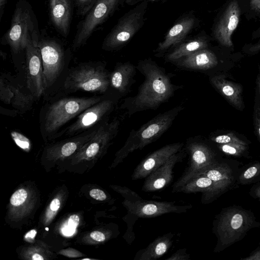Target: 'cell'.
Here are the masks:
<instances>
[{
	"label": "cell",
	"mask_w": 260,
	"mask_h": 260,
	"mask_svg": "<svg viewBox=\"0 0 260 260\" xmlns=\"http://www.w3.org/2000/svg\"><path fill=\"white\" fill-rule=\"evenodd\" d=\"M78 13L86 15L92 8L98 0H76Z\"/></svg>",
	"instance_id": "cell-34"
},
{
	"label": "cell",
	"mask_w": 260,
	"mask_h": 260,
	"mask_svg": "<svg viewBox=\"0 0 260 260\" xmlns=\"http://www.w3.org/2000/svg\"><path fill=\"white\" fill-rule=\"evenodd\" d=\"M0 88L1 100L6 104H10L14 96L12 85L7 83L1 78Z\"/></svg>",
	"instance_id": "cell-29"
},
{
	"label": "cell",
	"mask_w": 260,
	"mask_h": 260,
	"mask_svg": "<svg viewBox=\"0 0 260 260\" xmlns=\"http://www.w3.org/2000/svg\"><path fill=\"white\" fill-rule=\"evenodd\" d=\"M194 23L193 18H186L174 25L166 35L164 41L159 44L157 50L160 52L165 51L180 43L191 30Z\"/></svg>",
	"instance_id": "cell-24"
},
{
	"label": "cell",
	"mask_w": 260,
	"mask_h": 260,
	"mask_svg": "<svg viewBox=\"0 0 260 260\" xmlns=\"http://www.w3.org/2000/svg\"><path fill=\"white\" fill-rule=\"evenodd\" d=\"M214 88L235 108L242 111L244 108L241 84L229 80L224 74L215 75L210 78Z\"/></svg>",
	"instance_id": "cell-17"
},
{
	"label": "cell",
	"mask_w": 260,
	"mask_h": 260,
	"mask_svg": "<svg viewBox=\"0 0 260 260\" xmlns=\"http://www.w3.org/2000/svg\"><path fill=\"white\" fill-rule=\"evenodd\" d=\"M259 69H260V68H259ZM257 87H258L257 88H258V92H259V93L260 95V70H259V74H258V75L257 76Z\"/></svg>",
	"instance_id": "cell-47"
},
{
	"label": "cell",
	"mask_w": 260,
	"mask_h": 260,
	"mask_svg": "<svg viewBox=\"0 0 260 260\" xmlns=\"http://www.w3.org/2000/svg\"><path fill=\"white\" fill-rule=\"evenodd\" d=\"M136 69L144 75L145 80L137 94L125 99L121 105L129 116L138 112L157 109L180 88L173 84L165 70L150 59L140 61Z\"/></svg>",
	"instance_id": "cell-1"
},
{
	"label": "cell",
	"mask_w": 260,
	"mask_h": 260,
	"mask_svg": "<svg viewBox=\"0 0 260 260\" xmlns=\"http://www.w3.org/2000/svg\"><path fill=\"white\" fill-rule=\"evenodd\" d=\"M79 223V217L78 215L74 214L70 216L66 224L62 228V233L66 236L73 235Z\"/></svg>",
	"instance_id": "cell-30"
},
{
	"label": "cell",
	"mask_w": 260,
	"mask_h": 260,
	"mask_svg": "<svg viewBox=\"0 0 260 260\" xmlns=\"http://www.w3.org/2000/svg\"><path fill=\"white\" fill-rule=\"evenodd\" d=\"M101 100V97H72L54 102L44 112L41 122L42 132L46 135L57 134L72 119Z\"/></svg>",
	"instance_id": "cell-3"
},
{
	"label": "cell",
	"mask_w": 260,
	"mask_h": 260,
	"mask_svg": "<svg viewBox=\"0 0 260 260\" xmlns=\"http://www.w3.org/2000/svg\"><path fill=\"white\" fill-rule=\"evenodd\" d=\"M114 105L111 100H101L82 112L63 133L74 135L87 131L111 112Z\"/></svg>",
	"instance_id": "cell-12"
},
{
	"label": "cell",
	"mask_w": 260,
	"mask_h": 260,
	"mask_svg": "<svg viewBox=\"0 0 260 260\" xmlns=\"http://www.w3.org/2000/svg\"><path fill=\"white\" fill-rule=\"evenodd\" d=\"M174 62L181 68L206 71L215 67L218 61L216 55L212 51L204 49L184 56Z\"/></svg>",
	"instance_id": "cell-19"
},
{
	"label": "cell",
	"mask_w": 260,
	"mask_h": 260,
	"mask_svg": "<svg viewBox=\"0 0 260 260\" xmlns=\"http://www.w3.org/2000/svg\"><path fill=\"white\" fill-rule=\"evenodd\" d=\"M37 42L30 37L25 48L26 85L30 93L36 98L40 97L45 90L41 53Z\"/></svg>",
	"instance_id": "cell-10"
},
{
	"label": "cell",
	"mask_w": 260,
	"mask_h": 260,
	"mask_svg": "<svg viewBox=\"0 0 260 260\" xmlns=\"http://www.w3.org/2000/svg\"><path fill=\"white\" fill-rule=\"evenodd\" d=\"M255 194L260 199V186L256 189Z\"/></svg>",
	"instance_id": "cell-48"
},
{
	"label": "cell",
	"mask_w": 260,
	"mask_h": 260,
	"mask_svg": "<svg viewBox=\"0 0 260 260\" xmlns=\"http://www.w3.org/2000/svg\"><path fill=\"white\" fill-rule=\"evenodd\" d=\"M37 233V231L35 229L29 231L24 236V240L28 242L32 243L34 241Z\"/></svg>",
	"instance_id": "cell-40"
},
{
	"label": "cell",
	"mask_w": 260,
	"mask_h": 260,
	"mask_svg": "<svg viewBox=\"0 0 260 260\" xmlns=\"http://www.w3.org/2000/svg\"><path fill=\"white\" fill-rule=\"evenodd\" d=\"M185 149L189 156L188 165L173 187L178 185L194 174L216 163L213 151L200 140L194 138L188 139Z\"/></svg>",
	"instance_id": "cell-8"
},
{
	"label": "cell",
	"mask_w": 260,
	"mask_h": 260,
	"mask_svg": "<svg viewBox=\"0 0 260 260\" xmlns=\"http://www.w3.org/2000/svg\"><path fill=\"white\" fill-rule=\"evenodd\" d=\"M186 155L185 149H183L173 155L165 164L145 178L142 190L144 192H154L167 186L173 179V169L175 165L182 162Z\"/></svg>",
	"instance_id": "cell-13"
},
{
	"label": "cell",
	"mask_w": 260,
	"mask_h": 260,
	"mask_svg": "<svg viewBox=\"0 0 260 260\" xmlns=\"http://www.w3.org/2000/svg\"><path fill=\"white\" fill-rule=\"evenodd\" d=\"M184 107L179 105L159 113L137 130H132L124 145L117 152L115 165L121 162L128 155L157 140L172 125Z\"/></svg>",
	"instance_id": "cell-2"
},
{
	"label": "cell",
	"mask_w": 260,
	"mask_h": 260,
	"mask_svg": "<svg viewBox=\"0 0 260 260\" xmlns=\"http://www.w3.org/2000/svg\"><path fill=\"white\" fill-rule=\"evenodd\" d=\"M32 21L29 11L17 7L13 15L6 40L11 50L15 53L25 49L29 38Z\"/></svg>",
	"instance_id": "cell-11"
},
{
	"label": "cell",
	"mask_w": 260,
	"mask_h": 260,
	"mask_svg": "<svg viewBox=\"0 0 260 260\" xmlns=\"http://www.w3.org/2000/svg\"><path fill=\"white\" fill-rule=\"evenodd\" d=\"M136 68L129 62L117 65L110 74V86L122 93L129 92L131 85L135 82Z\"/></svg>",
	"instance_id": "cell-23"
},
{
	"label": "cell",
	"mask_w": 260,
	"mask_h": 260,
	"mask_svg": "<svg viewBox=\"0 0 260 260\" xmlns=\"http://www.w3.org/2000/svg\"><path fill=\"white\" fill-rule=\"evenodd\" d=\"M60 202L58 199H53L50 205V208L52 211H57L60 207Z\"/></svg>",
	"instance_id": "cell-41"
},
{
	"label": "cell",
	"mask_w": 260,
	"mask_h": 260,
	"mask_svg": "<svg viewBox=\"0 0 260 260\" xmlns=\"http://www.w3.org/2000/svg\"><path fill=\"white\" fill-rule=\"evenodd\" d=\"M32 259L34 260H43L44 257L38 253H35L32 256Z\"/></svg>",
	"instance_id": "cell-46"
},
{
	"label": "cell",
	"mask_w": 260,
	"mask_h": 260,
	"mask_svg": "<svg viewBox=\"0 0 260 260\" xmlns=\"http://www.w3.org/2000/svg\"><path fill=\"white\" fill-rule=\"evenodd\" d=\"M241 14L237 1L232 2L225 9L214 31L216 39L223 46L231 47L232 35L237 28Z\"/></svg>",
	"instance_id": "cell-16"
},
{
	"label": "cell",
	"mask_w": 260,
	"mask_h": 260,
	"mask_svg": "<svg viewBox=\"0 0 260 260\" xmlns=\"http://www.w3.org/2000/svg\"><path fill=\"white\" fill-rule=\"evenodd\" d=\"M187 249L185 248L179 249L166 260H190V255L186 252Z\"/></svg>",
	"instance_id": "cell-36"
},
{
	"label": "cell",
	"mask_w": 260,
	"mask_h": 260,
	"mask_svg": "<svg viewBox=\"0 0 260 260\" xmlns=\"http://www.w3.org/2000/svg\"><path fill=\"white\" fill-rule=\"evenodd\" d=\"M115 187L117 191L124 198V200L131 202H135L142 199L137 193L126 186H115Z\"/></svg>",
	"instance_id": "cell-31"
},
{
	"label": "cell",
	"mask_w": 260,
	"mask_h": 260,
	"mask_svg": "<svg viewBox=\"0 0 260 260\" xmlns=\"http://www.w3.org/2000/svg\"><path fill=\"white\" fill-rule=\"evenodd\" d=\"M14 96L10 104L14 108L20 111L29 109L32 104L34 96L30 94H26L19 88L12 85Z\"/></svg>",
	"instance_id": "cell-26"
},
{
	"label": "cell",
	"mask_w": 260,
	"mask_h": 260,
	"mask_svg": "<svg viewBox=\"0 0 260 260\" xmlns=\"http://www.w3.org/2000/svg\"><path fill=\"white\" fill-rule=\"evenodd\" d=\"M174 234L169 232L158 236L144 248L139 250L134 260H154L166 254L174 243Z\"/></svg>",
	"instance_id": "cell-21"
},
{
	"label": "cell",
	"mask_w": 260,
	"mask_h": 260,
	"mask_svg": "<svg viewBox=\"0 0 260 260\" xmlns=\"http://www.w3.org/2000/svg\"><path fill=\"white\" fill-rule=\"evenodd\" d=\"M27 193L24 189H19L14 192L10 198V203L15 206L22 204L26 200Z\"/></svg>",
	"instance_id": "cell-35"
},
{
	"label": "cell",
	"mask_w": 260,
	"mask_h": 260,
	"mask_svg": "<svg viewBox=\"0 0 260 260\" xmlns=\"http://www.w3.org/2000/svg\"><path fill=\"white\" fill-rule=\"evenodd\" d=\"M119 0H98L80 24L73 47L84 45L97 26L102 23L113 11Z\"/></svg>",
	"instance_id": "cell-7"
},
{
	"label": "cell",
	"mask_w": 260,
	"mask_h": 260,
	"mask_svg": "<svg viewBox=\"0 0 260 260\" xmlns=\"http://www.w3.org/2000/svg\"><path fill=\"white\" fill-rule=\"evenodd\" d=\"M11 137L15 143L21 149L29 150L30 146L29 140L22 134L13 131L11 133Z\"/></svg>",
	"instance_id": "cell-33"
},
{
	"label": "cell",
	"mask_w": 260,
	"mask_h": 260,
	"mask_svg": "<svg viewBox=\"0 0 260 260\" xmlns=\"http://www.w3.org/2000/svg\"><path fill=\"white\" fill-rule=\"evenodd\" d=\"M90 236L92 239L98 242H103L106 239V235L104 233L97 231L91 232Z\"/></svg>",
	"instance_id": "cell-39"
},
{
	"label": "cell",
	"mask_w": 260,
	"mask_h": 260,
	"mask_svg": "<svg viewBox=\"0 0 260 260\" xmlns=\"http://www.w3.org/2000/svg\"><path fill=\"white\" fill-rule=\"evenodd\" d=\"M180 192L185 193L202 192V202L204 204L212 201L219 193L215 183L204 176L191 177L180 186L174 192Z\"/></svg>",
	"instance_id": "cell-18"
},
{
	"label": "cell",
	"mask_w": 260,
	"mask_h": 260,
	"mask_svg": "<svg viewBox=\"0 0 260 260\" xmlns=\"http://www.w3.org/2000/svg\"><path fill=\"white\" fill-rule=\"evenodd\" d=\"M140 13H134L119 21L105 39L102 48L106 50H115L127 42L140 26Z\"/></svg>",
	"instance_id": "cell-15"
},
{
	"label": "cell",
	"mask_w": 260,
	"mask_h": 260,
	"mask_svg": "<svg viewBox=\"0 0 260 260\" xmlns=\"http://www.w3.org/2000/svg\"><path fill=\"white\" fill-rule=\"evenodd\" d=\"M251 8L260 12V0H250Z\"/></svg>",
	"instance_id": "cell-43"
},
{
	"label": "cell",
	"mask_w": 260,
	"mask_h": 260,
	"mask_svg": "<svg viewBox=\"0 0 260 260\" xmlns=\"http://www.w3.org/2000/svg\"><path fill=\"white\" fill-rule=\"evenodd\" d=\"M89 195L93 199L99 201H104L107 197L105 192L99 189H93L89 192Z\"/></svg>",
	"instance_id": "cell-38"
},
{
	"label": "cell",
	"mask_w": 260,
	"mask_h": 260,
	"mask_svg": "<svg viewBox=\"0 0 260 260\" xmlns=\"http://www.w3.org/2000/svg\"><path fill=\"white\" fill-rule=\"evenodd\" d=\"M129 1H131V0H129Z\"/></svg>",
	"instance_id": "cell-49"
},
{
	"label": "cell",
	"mask_w": 260,
	"mask_h": 260,
	"mask_svg": "<svg viewBox=\"0 0 260 260\" xmlns=\"http://www.w3.org/2000/svg\"><path fill=\"white\" fill-rule=\"evenodd\" d=\"M176 202L148 201L143 199L135 202L124 200L122 202L127 210L123 220L127 224L124 238L131 244L135 240L133 226L139 218H147L157 217L170 213H182L192 207L191 205H178Z\"/></svg>",
	"instance_id": "cell-5"
},
{
	"label": "cell",
	"mask_w": 260,
	"mask_h": 260,
	"mask_svg": "<svg viewBox=\"0 0 260 260\" xmlns=\"http://www.w3.org/2000/svg\"><path fill=\"white\" fill-rule=\"evenodd\" d=\"M40 49L43 68L45 89L56 81L63 68L64 54L61 46L53 40L38 41Z\"/></svg>",
	"instance_id": "cell-9"
},
{
	"label": "cell",
	"mask_w": 260,
	"mask_h": 260,
	"mask_svg": "<svg viewBox=\"0 0 260 260\" xmlns=\"http://www.w3.org/2000/svg\"><path fill=\"white\" fill-rule=\"evenodd\" d=\"M260 51V39L255 44L250 46L248 49L249 53H255Z\"/></svg>",
	"instance_id": "cell-42"
},
{
	"label": "cell",
	"mask_w": 260,
	"mask_h": 260,
	"mask_svg": "<svg viewBox=\"0 0 260 260\" xmlns=\"http://www.w3.org/2000/svg\"><path fill=\"white\" fill-rule=\"evenodd\" d=\"M260 173V165L256 164L252 165L246 170L241 175L240 180L244 183L251 180Z\"/></svg>",
	"instance_id": "cell-32"
},
{
	"label": "cell",
	"mask_w": 260,
	"mask_h": 260,
	"mask_svg": "<svg viewBox=\"0 0 260 260\" xmlns=\"http://www.w3.org/2000/svg\"><path fill=\"white\" fill-rule=\"evenodd\" d=\"M247 146L238 143L218 144V148L225 154L240 156L247 150Z\"/></svg>",
	"instance_id": "cell-28"
},
{
	"label": "cell",
	"mask_w": 260,
	"mask_h": 260,
	"mask_svg": "<svg viewBox=\"0 0 260 260\" xmlns=\"http://www.w3.org/2000/svg\"><path fill=\"white\" fill-rule=\"evenodd\" d=\"M184 144L177 142L166 145L145 157L136 167L131 176L133 180L145 178L165 164L173 155L182 149Z\"/></svg>",
	"instance_id": "cell-14"
},
{
	"label": "cell",
	"mask_w": 260,
	"mask_h": 260,
	"mask_svg": "<svg viewBox=\"0 0 260 260\" xmlns=\"http://www.w3.org/2000/svg\"><path fill=\"white\" fill-rule=\"evenodd\" d=\"M196 176H204L211 179L215 183L219 192L225 189L231 183L232 180V173L230 169L223 164L216 162L194 174L178 185L173 187L172 192L174 193L186 181Z\"/></svg>",
	"instance_id": "cell-22"
},
{
	"label": "cell",
	"mask_w": 260,
	"mask_h": 260,
	"mask_svg": "<svg viewBox=\"0 0 260 260\" xmlns=\"http://www.w3.org/2000/svg\"><path fill=\"white\" fill-rule=\"evenodd\" d=\"M50 16L55 27L64 36L70 30L71 18L70 0H49Z\"/></svg>",
	"instance_id": "cell-20"
},
{
	"label": "cell",
	"mask_w": 260,
	"mask_h": 260,
	"mask_svg": "<svg viewBox=\"0 0 260 260\" xmlns=\"http://www.w3.org/2000/svg\"><path fill=\"white\" fill-rule=\"evenodd\" d=\"M254 125L255 133L260 141V107L255 108L254 112Z\"/></svg>",
	"instance_id": "cell-37"
},
{
	"label": "cell",
	"mask_w": 260,
	"mask_h": 260,
	"mask_svg": "<svg viewBox=\"0 0 260 260\" xmlns=\"http://www.w3.org/2000/svg\"><path fill=\"white\" fill-rule=\"evenodd\" d=\"M253 223L251 214L242 208L233 207L222 211L214 222V232L218 239L215 251L239 240Z\"/></svg>",
	"instance_id": "cell-4"
},
{
	"label": "cell",
	"mask_w": 260,
	"mask_h": 260,
	"mask_svg": "<svg viewBox=\"0 0 260 260\" xmlns=\"http://www.w3.org/2000/svg\"><path fill=\"white\" fill-rule=\"evenodd\" d=\"M208 46L207 41L198 39L180 45L166 56L168 61L175 62L177 60L188 55L197 51L206 49Z\"/></svg>",
	"instance_id": "cell-25"
},
{
	"label": "cell",
	"mask_w": 260,
	"mask_h": 260,
	"mask_svg": "<svg viewBox=\"0 0 260 260\" xmlns=\"http://www.w3.org/2000/svg\"><path fill=\"white\" fill-rule=\"evenodd\" d=\"M152 1H153V0H152Z\"/></svg>",
	"instance_id": "cell-50"
},
{
	"label": "cell",
	"mask_w": 260,
	"mask_h": 260,
	"mask_svg": "<svg viewBox=\"0 0 260 260\" xmlns=\"http://www.w3.org/2000/svg\"><path fill=\"white\" fill-rule=\"evenodd\" d=\"M110 85V74L101 63H88L75 68L64 82V87L74 91L103 93Z\"/></svg>",
	"instance_id": "cell-6"
},
{
	"label": "cell",
	"mask_w": 260,
	"mask_h": 260,
	"mask_svg": "<svg viewBox=\"0 0 260 260\" xmlns=\"http://www.w3.org/2000/svg\"><path fill=\"white\" fill-rule=\"evenodd\" d=\"M212 141L218 144L238 143L247 145V143L233 133H228L211 137Z\"/></svg>",
	"instance_id": "cell-27"
},
{
	"label": "cell",
	"mask_w": 260,
	"mask_h": 260,
	"mask_svg": "<svg viewBox=\"0 0 260 260\" xmlns=\"http://www.w3.org/2000/svg\"><path fill=\"white\" fill-rule=\"evenodd\" d=\"M243 259L245 260H260V250L257 251L249 257L244 258Z\"/></svg>",
	"instance_id": "cell-44"
},
{
	"label": "cell",
	"mask_w": 260,
	"mask_h": 260,
	"mask_svg": "<svg viewBox=\"0 0 260 260\" xmlns=\"http://www.w3.org/2000/svg\"><path fill=\"white\" fill-rule=\"evenodd\" d=\"M7 0H0V20H1L4 13V8Z\"/></svg>",
	"instance_id": "cell-45"
}]
</instances>
